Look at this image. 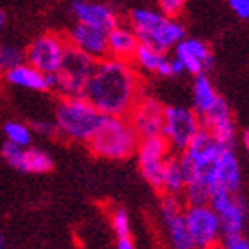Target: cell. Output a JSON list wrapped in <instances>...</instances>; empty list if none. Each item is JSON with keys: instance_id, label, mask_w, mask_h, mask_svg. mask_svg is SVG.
Returning a JSON list of instances; mask_svg holds the SVG:
<instances>
[{"instance_id": "obj_1", "label": "cell", "mask_w": 249, "mask_h": 249, "mask_svg": "<svg viewBox=\"0 0 249 249\" xmlns=\"http://www.w3.org/2000/svg\"><path fill=\"white\" fill-rule=\"evenodd\" d=\"M86 98L104 116H128L142 98L139 75L130 62L102 59L86 88Z\"/></svg>"}, {"instance_id": "obj_2", "label": "cell", "mask_w": 249, "mask_h": 249, "mask_svg": "<svg viewBox=\"0 0 249 249\" xmlns=\"http://www.w3.org/2000/svg\"><path fill=\"white\" fill-rule=\"evenodd\" d=\"M223 144H219L207 130H199L196 137L180 151V162L185 171L187 185L183 191L187 205H205L210 201L208 178L212 173Z\"/></svg>"}, {"instance_id": "obj_3", "label": "cell", "mask_w": 249, "mask_h": 249, "mask_svg": "<svg viewBox=\"0 0 249 249\" xmlns=\"http://www.w3.org/2000/svg\"><path fill=\"white\" fill-rule=\"evenodd\" d=\"M139 142V135L135 134L128 116H104V121L88 141V146L96 157L124 160L137 151Z\"/></svg>"}, {"instance_id": "obj_4", "label": "cell", "mask_w": 249, "mask_h": 249, "mask_svg": "<svg viewBox=\"0 0 249 249\" xmlns=\"http://www.w3.org/2000/svg\"><path fill=\"white\" fill-rule=\"evenodd\" d=\"M104 121V114L86 96H62L55 107V126L70 141L88 142Z\"/></svg>"}, {"instance_id": "obj_5", "label": "cell", "mask_w": 249, "mask_h": 249, "mask_svg": "<svg viewBox=\"0 0 249 249\" xmlns=\"http://www.w3.org/2000/svg\"><path fill=\"white\" fill-rule=\"evenodd\" d=\"M130 27L139 37V43L167 52L185 37V29L175 18L162 15L160 11L137 7L130 13Z\"/></svg>"}, {"instance_id": "obj_6", "label": "cell", "mask_w": 249, "mask_h": 249, "mask_svg": "<svg viewBox=\"0 0 249 249\" xmlns=\"http://www.w3.org/2000/svg\"><path fill=\"white\" fill-rule=\"evenodd\" d=\"M96 62L77 48L68 47L61 70L55 73V91L61 96H86V88L93 77Z\"/></svg>"}, {"instance_id": "obj_7", "label": "cell", "mask_w": 249, "mask_h": 249, "mask_svg": "<svg viewBox=\"0 0 249 249\" xmlns=\"http://www.w3.org/2000/svg\"><path fill=\"white\" fill-rule=\"evenodd\" d=\"M185 223L191 235L192 249H217L223 242V231L217 213L212 207L205 205H187Z\"/></svg>"}, {"instance_id": "obj_8", "label": "cell", "mask_w": 249, "mask_h": 249, "mask_svg": "<svg viewBox=\"0 0 249 249\" xmlns=\"http://www.w3.org/2000/svg\"><path fill=\"white\" fill-rule=\"evenodd\" d=\"M201 118L192 109L169 105L164 107V124H162V137L167 141L173 151H183L196 134L201 130Z\"/></svg>"}, {"instance_id": "obj_9", "label": "cell", "mask_w": 249, "mask_h": 249, "mask_svg": "<svg viewBox=\"0 0 249 249\" xmlns=\"http://www.w3.org/2000/svg\"><path fill=\"white\" fill-rule=\"evenodd\" d=\"M68 47V39L48 32L31 43L25 52V61L43 73H57L66 57Z\"/></svg>"}, {"instance_id": "obj_10", "label": "cell", "mask_w": 249, "mask_h": 249, "mask_svg": "<svg viewBox=\"0 0 249 249\" xmlns=\"http://www.w3.org/2000/svg\"><path fill=\"white\" fill-rule=\"evenodd\" d=\"M135 153H137V164H139L141 175L153 189L160 191L162 171H164L167 159L173 153L171 146L167 144V141L162 135H157L151 139L141 141Z\"/></svg>"}, {"instance_id": "obj_11", "label": "cell", "mask_w": 249, "mask_h": 249, "mask_svg": "<svg viewBox=\"0 0 249 249\" xmlns=\"http://www.w3.org/2000/svg\"><path fill=\"white\" fill-rule=\"evenodd\" d=\"M208 205L217 213L221 231L224 237L242 235L248 219V205L242 197L237 196V192H219L210 197Z\"/></svg>"}, {"instance_id": "obj_12", "label": "cell", "mask_w": 249, "mask_h": 249, "mask_svg": "<svg viewBox=\"0 0 249 249\" xmlns=\"http://www.w3.org/2000/svg\"><path fill=\"white\" fill-rule=\"evenodd\" d=\"M0 155L13 169L21 173H34L41 175L48 173L53 167L52 157L48 155L45 150L39 148H31V146H18L5 141L0 148Z\"/></svg>"}, {"instance_id": "obj_13", "label": "cell", "mask_w": 249, "mask_h": 249, "mask_svg": "<svg viewBox=\"0 0 249 249\" xmlns=\"http://www.w3.org/2000/svg\"><path fill=\"white\" fill-rule=\"evenodd\" d=\"M183 205L178 199V196H166L162 197L160 203V219L166 230L167 240L173 249H192L191 235L187 230L185 213Z\"/></svg>"}, {"instance_id": "obj_14", "label": "cell", "mask_w": 249, "mask_h": 249, "mask_svg": "<svg viewBox=\"0 0 249 249\" xmlns=\"http://www.w3.org/2000/svg\"><path fill=\"white\" fill-rule=\"evenodd\" d=\"M240 187V166L233 146H223L208 178L210 197L219 192H237Z\"/></svg>"}, {"instance_id": "obj_15", "label": "cell", "mask_w": 249, "mask_h": 249, "mask_svg": "<svg viewBox=\"0 0 249 249\" xmlns=\"http://www.w3.org/2000/svg\"><path fill=\"white\" fill-rule=\"evenodd\" d=\"M128 120L141 141L162 135L164 105L159 100L151 98V96H142L135 104L134 109L130 110Z\"/></svg>"}, {"instance_id": "obj_16", "label": "cell", "mask_w": 249, "mask_h": 249, "mask_svg": "<svg viewBox=\"0 0 249 249\" xmlns=\"http://www.w3.org/2000/svg\"><path fill=\"white\" fill-rule=\"evenodd\" d=\"M107 32L109 31H104L100 27L77 21L68 34V43H70V47L77 48L82 53L93 57L94 61H102V59L109 57Z\"/></svg>"}, {"instance_id": "obj_17", "label": "cell", "mask_w": 249, "mask_h": 249, "mask_svg": "<svg viewBox=\"0 0 249 249\" xmlns=\"http://www.w3.org/2000/svg\"><path fill=\"white\" fill-rule=\"evenodd\" d=\"M201 126L207 130L219 144L233 146L235 144V121L231 116L228 104L221 96L212 109L201 116Z\"/></svg>"}, {"instance_id": "obj_18", "label": "cell", "mask_w": 249, "mask_h": 249, "mask_svg": "<svg viewBox=\"0 0 249 249\" xmlns=\"http://www.w3.org/2000/svg\"><path fill=\"white\" fill-rule=\"evenodd\" d=\"M175 57L180 59L183 70L194 77L207 73L213 64V55L207 47V43L196 37H183L175 47Z\"/></svg>"}, {"instance_id": "obj_19", "label": "cell", "mask_w": 249, "mask_h": 249, "mask_svg": "<svg viewBox=\"0 0 249 249\" xmlns=\"http://www.w3.org/2000/svg\"><path fill=\"white\" fill-rule=\"evenodd\" d=\"M70 7L77 21L100 27L104 31H110L114 25H118V16L114 9L107 4L94 0H73Z\"/></svg>"}, {"instance_id": "obj_20", "label": "cell", "mask_w": 249, "mask_h": 249, "mask_svg": "<svg viewBox=\"0 0 249 249\" xmlns=\"http://www.w3.org/2000/svg\"><path fill=\"white\" fill-rule=\"evenodd\" d=\"M5 80L11 86L29 91H50L55 89V73H43L29 62H21L5 73Z\"/></svg>"}, {"instance_id": "obj_21", "label": "cell", "mask_w": 249, "mask_h": 249, "mask_svg": "<svg viewBox=\"0 0 249 249\" xmlns=\"http://www.w3.org/2000/svg\"><path fill=\"white\" fill-rule=\"evenodd\" d=\"M139 47V37L132 27L114 25L107 32V50L109 57L118 61L132 62L135 50Z\"/></svg>"}, {"instance_id": "obj_22", "label": "cell", "mask_w": 249, "mask_h": 249, "mask_svg": "<svg viewBox=\"0 0 249 249\" xmlns=\"http://www.w3.org/2000/svg\"><path fill=\"white\" fill-rule=\"evenodd\" d=\"M132 62L146 73H155L159 77H171L169 57L166 55V52H160L150 45L139 43V47L132 57Z\"/></svg>"}, {"instance_id": "obj_23", "label": "cell", "mask_w": 249, "mask_h": 249, "mask_svg": "<svg viewBox=\"0 0 249 249\" xmlns=\"http://www.w3.org/2000/svg\"><path fill=\"white\" fill-rule=\"evenodd\" d=\"M219 93L213 88L212 80L201 73L194 77V86H192V110L201 118L205 112L212 109L219 102Z\"/></svg>"}, {"instance_id": "obj_24", "label": "cell", "mask_w": 249, "mask_h": 249, "mask_svg": "<svg viewBox=\"0 0 249 249\" xmlns=\"http://www.w3.org/2000/svg\"><path fill=\"white\" fill-rule=\"evenodd\" d=\"M187 185L185 171L182 167L180 157L171 155L167 159L164 171H162V182H160V191L169 194V196H180L183 194Z\"/></svg>"}, {"instance_id": "obj_25", "label": "cell", "mask_w": 249, "mask_h": 249, "mask_svg": "<svg viewBox=\"0 0 249 249\" xmlns=\"http://www.w3.org/2000/svg\"><path fill=\"white\" fill-rule=\"evenodd\" d=\"M25 62V52L16 45L0 43V73H7L13 68Z\"/></svg>"}, {"instance_id": "obj_26", "label": "cell", "mask_w": 249, "mask_h": 249, "mask_svg": "<svg viewBox=\"0 0 249 249\" xmlns=\"http://www.w3.org/2000/svg\"><path fill=\"white\" fill-rule=\"evenodd\" d=\"M4 135L5 141H9L13 144L18 146H31L32 141V130L27 126L25 123H20V121H7L4 124Z\"/></svg>"}, {"instance_id": "obj_27", "label": "cell", "mask_w": 249, "mask_h": 249, "mask_svg": "<svg viewBox=\"0 0 249 249\" xmlns=\"http://www.w3.org/2000/svg\"><path fill=\"white\" fill-rule=\"evenodd\" d=\"M110 224H112V230H114L118 239L130 237V217L126 210L116 208L114 212H112V217H110Z\"/></svg>"}, {"instance_id": "obj_28", "label": "cell", "mask_w": 249, "mask_h": 249, "mask_svg": "<svg viewBox=\"0 0 249 249\" xmlns=\"http://www.w3.org/2000/svg\"><path fill=\"white\" fill-rule=\"evenodd\" d=\"M183 5H185V0H159V7H160L162 15L169 16V18H175L182 13Z\"/></svg>"}, {"instance_id": "obj_29", "label": "cell", "mask_w": 249, "mask_h": 249, "mask_svg": "<svg viewBox=\"0 0 249 249\" xmlns=\"http://www.w3.org/2000/svg\"><path fill=\"white\" fill-rule=\"evenodd\" d=\"M223 249H249V240L242 235H233V237H224Z\"/></svg>"}, {"instance_id": "obj_30", "label": "cell", "mask_w": 249, "mask_h": 249, "mask_svg": "<svg viewBox=\"0 0 249 249\" xmlns=\"http://www.w3.org/2000/svg\"><path fill=\"white\" fill-rule=\"evenodd\" d=\"M228 5L239 18L242 20L249 18V0H228Z\"/></svg>"}, {"instance_id": "obj_31", "label": "cell", "mask_w": 249, "mask_h": 249, "mask_svg": "<svg viewBox=\"0 0 249 249\" xmlns=\"http://www.w3.org/2000/svg\"><path fill=\"white\" fill-rule=\"evenodd\" d=\"M32 128H34V132H37L39 135H45V137H52V135L59 134L55 123H48V121H36Z\"/></svg>"}, {"instance_id": "obj_32", "label": "cell", "mask_w": 249, "mask_h": 249, "mask_svg": "<svg viewBox=\"0 0 249 249\" xmlns=\"http://www.w3.org/2000/svg\"><path fill=\"white\" fill-rule=\"evenodd\" d=\"M169 68H171V77H177V75H182L185 70H183V64L180 62L178 57L169 59Z\"/></svg>"}, {"instance_id": "obj_33", "label": "cell", "mask_w": 249, "mask_h": 249, "mask_svg": "<svg viewBox=\"0 0 249 249\" xmlns=\"http://www.w3.org/2000/svg\"><path fill=\"white\" fill-rule=\"evenodd\" d=\"M118 249H135V246L130 237H124V239H118Z\"/></svg>"}, {"instance_id": "obj_34", "label": "cell", "mask_w": 249, "mask_h": 249, "mask_svg": "<svg viewBox=\"0 0 249 249\" xmlns=\"http://www.w3.org/2000/svg\"><path fill=\"white\" fill-rule=\"evenodd\" d=\"M242 142H244V148H246V153H248L249 157V128L244 132V135H242Z\"/></svg>"}, {"instance_id": "obj_35", "label": "cell", "mask_w": 249, "mask_h": 249, "mask_svg": "<svg viewBox=\"0 0 249 249\" xmlns=\"http://www.w3.org/2000/svg\"><path fill=\"white\" fill-rule=\"evenodd\" d=\"M4 23H5V15H4V11H0V29L4 27Z\"/></svg>"}, {"instance_id": "obj_36", "label": "cell", "mask_w": 249, "mask_h": 249, "mask_svg": "<svg viewBox=\"0 0 249 249\" xmlns=\"http://www.w3.org/2000/svg\"><path fill=\"white\" fill-rule=\"evenodd\" d=\"M5 248V239H4V235L0 233V249H4Z\"/></svg>"}]
</instances>
